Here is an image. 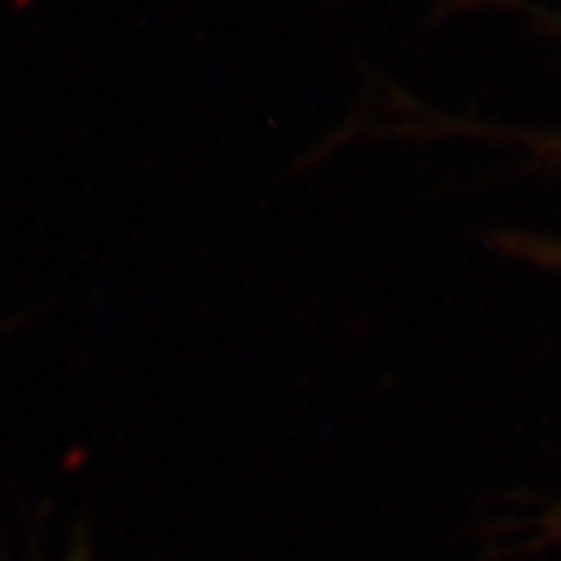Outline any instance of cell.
<instances>
[{
    "instance_id": "1",
    "label": "cell",
    "mask_w": 561,
    "mask_h": 561,
    "mask_svg": "<svg viewBox=\"0 0 561 561\" xmlns=\"http://www.w3.org/2000/svg\"><path fill=\"white\" fill-rule=\"evenodd\" d=\"M70 561H87V558H79V553H75V558H70Z\"/></svg>"
}]
</instances>
